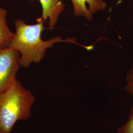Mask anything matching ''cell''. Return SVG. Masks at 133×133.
<instances>
[{
  "label": "cell",
  "instance_id": "cell-7",
  "mask_svg": "<svg viewBox=\"0 0 133 133\" xmlns=\"http://www.w3.org/2000/svg\"><path fill=\"white\" fill-rule=\"evenodd\" d=\"M117 133H133V105L127 121L119 127Z\"/></svg>",
  "mask_w": 133,
  "mask_h": 133
},
{
  "label": "cell",
  "instance_id": "cell-6",
  "mask_svg": "<svg viewBox=\"0 0 133 133\" xmlns=\"http://www.w3.org/2000/svg\"><path fill=\"white\" fill-rule=\"evenodd\" d=\"M7 14L6 10L0 7V49L9 48L14 37L6 22Z\"/></svg>",
  "mask_w": 133,
  "mask_h": 133
},
{
  "label": "cell",
  "instance_id": "cell-1",
  "mask_svg": "<svg viewBox=\"0 0 133 133\" xmlns=\"http://www.w3.org/2000/svg\"><path fill=\"white\" fill-rule=\"evenodd\" d=\"M37 23L29 25L23 20L18 19L14 22L15 33L9 48L17 50L20 54V66L28 67L31 63H38L45 57L48 48H52L57 43H70L79 45L76 38L62 39L56 37L47 41H43L42 34L45 29L44 20L41 17L37 19Z\"/></svg>",
  "mask_w": 133,
  "mask_h": 133
},
{
  "label": "cell",
  "instance_id": "cell-2",
  "mask_svg": "<svg viewBox=\"0 0 133 133\" xmlns=\"http://www.w3.org/2000/svg\"><path fill=\"white\" fill-rule=\"evenodd\" d=\"M35 99L33 93L16 79L0 95V132L10 133L18 121L30 118Z\"/></svg>",
  "mask_w": 133,
  "mask_h": 133
},
{
  "label": "cell",
  "instance_id": "cell-5",
  "mask_svg": "<svg viewBox=\"0 0 133 133\" xmlns=\"http://www.w3.org/2000/svg\"><path fill=\"white\" fill-rule=\"evenodd\" d=\"M34 1V0H28ZM42 7L41 18L49 20L48 30L52 31L57 24L59 18L65 9L62 0H39Z\"/></svg>",
  "mask_w": 133,
  "mask_h": 133
},
{
  "label": "cell",
  "instance_id": "cell-8",
  "mask_svg": "<svg viewBox=\"0 0 133 133\" xmlns=\"http://www.w3.org/2000/svg\"><path fill=\"white\" fill-rule=\"evenodd\" d=\"M125 90L133 96V66L127 74Z\"/></svg>",
  "mask_w": 133,
  "mask_h": 133
},
{
  "label": "cell",
  "instance_id": "cell-3",
  "mask_svg": "<svg viewBox=\"0 0 133 133\" xmlns=\"http://www.w3.org/2000/svg\"><path fill=\"white\" fill-rule=\"evenodd\" d=\"M20 57L17 50L9 48L0 49V95L16 79L21 66Z\"/></svg>",
  "mask_w": 133,
  "mask_h": 133
},
{
  "label": "cell",
  "instance_id": "cell-9",
  "mask_svg": "<svg viewBox=\"0 0 133 133\" xmlns=\"http://www.w3.org/2000/svg\"><path fill=\"white\" fill-rule=\"evenodd\" d=\"M0 133H1V132H0Z\"/></svg>",
  "mask_w": 133,
  "mask_h": 133
},
{
  "label": "cell",
  "instance_id": "cell-4",
  "mask_svg": "<svg viewBox=\"0 0 133 133\" xmlns=\"http://www.w3.org/2000/svg\"><path fill=\"white\" fill-rule=\"evenodd\" d=\"M74 13L76 17H83L92 21L93 14L99 11H103L107 4L104 0H71Z\"/></svg>",
  "mask_w": 133,
  "mask_h": 133
}]
</instances>
